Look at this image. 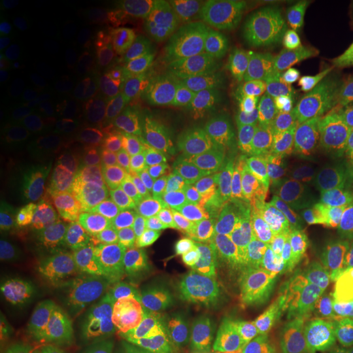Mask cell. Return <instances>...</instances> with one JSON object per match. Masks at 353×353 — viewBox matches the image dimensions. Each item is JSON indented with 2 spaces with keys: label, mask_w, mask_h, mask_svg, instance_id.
I'll return each instance as SVG.
<instances>
[{
  "label": "cell",
  "mask_w": 353,
  "mask_h": 353,
  "mask_svg": "<svg viewBox=\"0 0 353 353\" xmlns=\"http://www.w3.org/2000/svg\"><path fill=\"white\" fill-rule=\"evenodd\" d=\"M281 306L301 329L353 342V285L345 268H312Z\"/></svg>",
  "instance_id": "6da1fadb"
},
{
  "label": "cell",
  "mask_w": 353,
  "mask_h": 353,
  "mask_svg": "<svg viewBox=\"0 0 353 353\" xmlns=\"http://www.w3.org/2000/svg\"><path fill=\"white\" fill-rule=\"evenodd\" d=\"M270 250L259 239L241 237L214 252L210 285L214 298L232 311H250L263 299Z\"/></svg>",
  "instance_id": "7a4b0ae2"
},
{
  "label": "cell",
  "mask_w": 353,
  "mask_h": 353,
  "mask_svg": "<svg viewBox=\"0 0 353 353\" xmlns=\"http://www.w3.org/2000/svg\"><path fill=\"white\" fill-rule=\"evenodd\" d=\"M237 113L244 161L252 167L268 165L283 149L290 132L275 87L267 85L259 77H250L242 87Z\"/></svg>",
  "instance_id": "3957f363"
},
{
  "label": "cell",
  "mask_w": 353,
  "mask_h": 353,
  "mask_svg": "<svg viewBox=\"0 0 353 353\" xmlns=\"http://www.w3.org/2000/svg\"><path fill=\"white\" fill-rule=\"evenodd\" d=\"M278 105L291 134L311 136L341 97L339 82L327 70L291 69L273 82Z\"/></svg>",
  "instance_id": "277c9868"
},
{
  "label": "cell",
  "mask_w": 353,
  "mask_h": 353,
  "mask_svg": "<svg viewBox=\"0 0 353 353\" xmlns=\"http://www.w3.org/2000/svg\"><path fill=\"white\" fill-rule=\"evenodd\" d=\"M247 221V196L241 190L218 192L206 198L190 216L183 237L190 247L218 252L239 241Z\"/></svg>",
  "instance_id": "5b68a950"
},
{
  "label": "cell",
  "mask_w": 353,
  "mask_h": 353,
  "mask_svg": "<svg viewBox=\"0 0 353 353\" xmlns=\"http://www.w3.org/2000/svg\"><path fill=\"white\" fill-rule=\"evenodd\" d=\"M301 231L319 260L353 236V185L322 193L303 211Z\"/></svg>",
  "instance_id": "8992f818"
},
{
  "label": "cell",
  "mask_w": 353,
  "mask_h": 353,
  "mask_svg": "<svg viewBox=\"0 0 353 353\" xmlns=\"http://www.w3.org/2000/svg\"><path fill=\"white\" fill-rule=\"evenodd\" d=\"M303 206L285 201L263 182L247 195V221L259 241L275 250L301 231Z\"/></svg>",
  "instance_id": "52a82bcc"
},
{
  "label": "cell",
  "mask_w": 353,
  "mask_h": 353,
  "mask_svg": "<svg viewBox=\"0 0 353 353\" xmlns=\"http://www.w3.org/2000/svg\"><path fill=\"white\" fill-rule=\"evenodd\" d=\"M317 262L316 252L304 231L270 252L265 278L263 306H280L306 280Z\"/></svg>",
  "instance_id": "ba28073f"
},
{
  "label": "cell",
  "mask_w": 353,
  "mask_h": 353,
  "mask_svg": "<svg viewBox=\"0 0 353 353\" xmlns=\"http://www.w3.org/2000/svg\"><path fill=\"white\" fill-rule=\"evenodd\" d=\"M76 329L46 307L21 312L12 321L8 342L15 353H64L76 341Z\"/></svg>",
  "instance_id": "9c48e42d"
},
{
  "label": "cell",
  "mask_w": 353,
  "mask_h": 353,
  "mask_svg": "<svg viewBox=\"0 0 353 353\" xmlns=\"http://www.w3.org/2000/svg\"><path fill=\"white\" fill-rule=\"evenodd\" d=\"M46 309L63 317L74 329L85 332L107 329L114 321V307L108 294L101 288L87 283L69 290Z\"/></svg>",
  "instance_id": "30bf717a"
},
{
  "label": "cell",
  "mask_w": 353,
  "mask_h": 353,
  "mask_svg": "<svg viewBox=\"0 0 353 353\" xmlns=\"http://www.w3.org/2000/svg\"><path fill=\"white\" fill-rule=\"evenodd\" d=\"M281 28L254 20H232L221 25L216 41L229 56L242 59L276 57Z\"/></svg>",
  "instance_id": "8fae6325"
},
{
  "label": "cell",
  "mask_w": 353,
  "mask_h": 353,
  "mask_svg": "<svg viewBox=\"0 0 353 353\" xmlns=\"http://www.w3.org/2000/svg\"><path fill=\"white\" fill-rule=\"evenodd\" d=\"M299 25L312 37L353 44V0H309L296 6Z\"/></svg>",
  "instance_id": "7c38bea8"
},
{
  "label": "cell",
  "mask_w": 353,
  "mask_h": 353,
  "mask_svg": "<svg viewBox=\"0 0 353 353\" xmlns=\"http://www.w3.org/2000/svg\"><path fill=\"white\" fill-rule=\"evenodd\" d=\"M262 335L249 322L216 317L203 324L193 339L198 353H259Z\"/></svg>",
  "instance_id": "4fadbf2b"
},
{
  "label": "cell",
  "mask_w": 353,
  "mask_h": 353,
  "mask_svg": "<svg viewBox=\"0 0 353 353\" xmlns=\"http://www.w3.org/2000/svg\"><path fill=\"white\" fill-rule=\"evenodd\" d=\"M144 280L157 296L183 298L195 280L193 255L182 249L162 250L144 265Z\"/></svg>",
  "instance_id": "5bb4252c"
},
{
  "label": "cell",
  "mask_w": 353,
  "mask_h": 353,
  "mask_svg": "<svg viewBox=\"0 0 353 353\" xmlns=\"http://www.w3.org/2000/svg\"><path fill=\"white\" fill-rule=\"evenodd\" d=\"M234 144L229 136L219 128L206 132L198 143L195 156L190 165V176L196 185L210 187L221 182L229 174L234 164Z\"/></svg>",
  "instance_id": "9a60e30c"
},
{
  "label": "cell",
  "mask_w": 353,
  "mask_h": 353,
  "mask_svg": "<svg viewBox=\"0 0 353 353\" xmlns=\"http://www.w3.org/2000/svg\"><path fill=\"white\" fill-rule=\"evenodd\" d=\"M196 304L187 298L154 296L139 306V334H176L195 319Z\"/></svg>",
  "instance_id": "2e32d148"
},
{
  "label": "cell",
  "mask_w": 353,
  "mask_h": 353,
  "mask_svg": "<svg viewBox=\"0 0 353 353\" xmlns=\"http://www.w3.org/2000/svg\"><path fill=\"white\" fill-rule=\"evenodd\" d=\"M307 179L306 206L322 193L353 185V141L316 157L307 165Z\"/></svg>",
  "instance_id": "e0dca14e"
},
{
  "label": "cell",
  "mask_w": 353,
  "mask_h": 353,
  "mask_svg": "<svg viewBox=\"0 0 353 353\" xmlns=\"http://www.w3.org/2000/svg\"><path fill=\"white\" fill-rule=\"evenodd\" d=\"M353 141V88L343 90L339 100L309 136L306 154L312 159Z\"/></svg>",
  "instance_id": "ac0fdd59"
},
{
  "label": "cell",
  "mask_w": 353,
  "mask_h": 353,
  "mask_svg": "<svg viewBox=\"0 0 353 353\" xmlns=\"http://www.w3.org/2000/svg\"><path fill=\"white\" fill-rule=\"evenodd\" d=\"M85 275L81 270L52 265L34 273L28 281V298L39 306H50L52 301L63 296L69 290L82 285Z\"/></svg>",
  "instance_id": "d6986e66"
},
{
  "label": "cell",
  "mask_w": 353,
  "mask_h": 353,
  "mask_svg": "<svg viewBox=\"0 0 353 353\" xmlns=\"http://www.w3.org/2000/svg\"><path fill=\"white\" fill-rule=\"evenodd\" d=\"M59 221L61 203L50 195L39 196L25 218V237L33 244H43L54 234Z\"/></svg>",
  "instance_id": "ffe728a7"
},
{
  "label": "cell",
  "mask_w": 353,
  "mask_h": 353,
  "mask_svg": "<svg viewBox=\"0 0 353 353\" xmlns=\"http://www.w3.org/2000/svg\"><path fill=\"white\" fill-rule=\"evenodd\" d=\"M51 121L46 112L32 110L25 113L12 130V139L21 152L41 151L50 139Z\"/></svg>",
  "instance_id": "44dd1931"
},
{
  "label": "cell",
  "mask_w": 353,
  "mask_h": 353,
  "mask_svg": "<svg viewBox=\"0 0 353 353\" xmlns=\"http://www.w3.org/2000/svg\"><path fill=\"white\" fill-rule=\"evenodd\" d=\"M183 216V208L174 198H152L145 201L138 211V221L148 231H169L176 226Z\"/></svg>",
  "instance_id": "7402d4cb"
},
{
  "label": "cell",
  "mask_w": 353,
  "mask_h": 353,
  "mask_svg": "<svg viewBox=\"0 0 353 353\" xmlns=\"http://www.w3.org/2000/svg\"><path fill=\"white\" fill-rule=\"evenodd\" d=\"M273 192L285 201L298 206H306L307 201V165H291L280 170L276 175L267 180Z\"/></svg>",
  "instance_id": "603a6c76"
},
{
  "label": "cell",
  "mask_w": 353,
  "mask_h": 353,
  "mask_svg": "<svg viewBox=\"0 0 353 353\" xmlns=\"http://www.w3.org/2000/svg\"><path fill=\"white\" fill-rule=\"evenodd\" d=\"M95 272L105 283L118 291H130L136 285V273L125 254L105 255L95 263Z\"/></svg>",
  "instance_id": "cb8c5ba5"
},
{
  "label": "cell",
  "mask_w": 353,
  "mask_h": 353,
  "mask_svg": "<svg viewBox=\"0 0 353 353\" xmlns=\"http://www.w3.org/2000/svg\"><path fill=\"white\" fill-rule=\"evenodd\" d=\"M126 244L128 239L125 234H108V236L97 239L94 244L88 247V249L82 250V252L76 255H65V257L59 259L57 260V265L74 268V270H82V268H87L88 265L97 263L105 255L120 252Z\"/></svg>",
  "instance_id": "d4e9b609"
},
{
  "label": "cell",
  "mask_w": 353,
  "mask_h": 353,
  "mask_svg": "<svg viewBox=\"0 0 353 353\" xmlns=\"http://www.w3.org/2000/svg\"><path fill=\"white\" fill-rule=\"evenodd\" d=\"M164 148L172 169L182 170L192 159V132L182 121H169L164 128Z\"/></svg>",
  "instance_id": "484cf974"
},
{
  "label": "cell",
  "mask_w": 353,
  "mask_h": 353,
  "mask_svg": "<svg viewBox=\"0 0 353 353\" xmlns=\"http://www.w3.org/2000/svg\"><path fill=\"white\" fill-rule=\"evenodd\" d=\"M228 77L218 70L206 72L200 81H198L195 92H193V101L195 107L201 112L210 113L219 107L221 101L228 94Z\"/></svg>",
  "instance_id": "4316f807"
},
{
  "label": "cell",
  "mask_w": 353,
  "mask_h": 353,
  "mask_svg": "<svg viewBox=\"0 0 353 353\" xmlns=\"http://www.w3.org/2000/svg\"><path fill=\"white\" fill-rule=\"evenodd\" d=\"M95 241V232L90 228L83 226L81 223L69 221V223L61 226L59 232L56 236L54 245L61 254L76 255L82 252V250L88 249Z\"/></svg>",
  "instance_id": "83f0119b"
},
{
  "label": "cell",
  "mask_w": 353,
  "mask_h": 353,
  "mask_svg": "<svg viewBox=\"0 0 353 353\" xmlns=\"http://www.w3.org/2000/svg\"><path fill=\"white\" fill-rule=\"evenodd\" d=\"M259 353H306L303 329H276L268 332Z\"/></svg>",
  "instance_id": "f1b7e54d"
},
{
  "label": "cell",
  "mask_w": 353,
  "mask_h": 353,
  "mask_svg": "<svg viewBox=\"0 0 353 353\" xmlns=\"http://www.w3.org/2000/svg\"><path fill=\"white\" fill-rule=\"evenodd\" d=\"M76 195L82 208L85 210L88 214L94 216V218L108 219L117 213V206H114V203L110 200L101 190L95 188L94 185L90 183L79 185L76 190Z\"/></svg>",
  "instance_id": "f546056e"
},
{
  "label": "cell",
  "mask_w": 353,
  "mask_h": 353,
  "mask_svg": "<svg viewBox=\"0 0 353 353\" xmlns=\"http://www.w3.org/2000/svg\"><path fill=\"white\" fill-rule=\"evenodd\" d=\"M34 63L52 77H64L69 72V57L63 48L54 43H41L34 48Z\"/></svg>",
  "instance_id": "4dcf8cb0"
},
{
  "label": "cell",
  "mask_w": 353,
  "mask_h": 353,
  "mask_svg": "<svg viewBox=\"0 0 353 353\" xmlns=\"http://www.w3.org/2000/svg\"><path fill=\"white\" fill-rule=\"evenodd\" d=\"M83 353H156V347L145 337L121 335V337L107 339V341L97 343L95 347Z\"/></svg>",
  "instance_id": "1f68e13d"
},
{
  "label": "cell",
  "mask_w": 353,
  "mask_h": 353,
  "mask_svg": "<svg viewBox=\"0 0 353 353\" xmlns=\"http://www.w3.org/2000/svg\"><path fill=\"white\" fill-rule=\"evenodd\" d=\"M30 76V65L20 54L7 52L0 59V83L3 88H17L23 85Z\"/></svg>",
  "instance_id": "d6a6232c"
},
{
  "label": "cell",
  "mask_w": 353,
  "mask_h": 353,
  "mask_svg": "<svg viewBox=\"0 0 353 353\" xmlns=\"http://www.w3.org/2000/svg\"><path fill=\"white\" fill-rule=\"evenodd\" d=\"M46 8L48 3L44 0H7L3 2L2 13L13 23H28L41 17Z\"/></svg>",
  "instance_id": "836d02e7"
},
{
  "label": "cell",
  "mask_w": 353,
  "mask_h": 353,
  "mask_svg": "<svg viewBox=\"0 0 353 353\" xmlns=\"http://www.w3.org/2000/svg\"><path fill=\"white\" fill-rule=\"evenodd\" d=\"M306 353H353V343L303 329Z\"/></svg>",
  "instance_id": "e575fe53"
},
{
  "label": "cell",
  "mask_w": 353,
  "mask_h": 353,
  "mask_svg": "<svg viewBox=\"0 0 353 353\" xmlns=\"http://www.w3.org/2000/svg\"><path fill=\"white\" fill-rule=\"evenodd\" d=\"M23 154L13 143L12 136L2 132L0 134V172H2V175H19L23 170Z\"/></svg>",
  "instance_id": "d590c367"
},
{
  "label": "cell",
  "mask_w": 353,
  "mask_h": 353,
  "mask_svg": "<svg viewBox=\"0 0 353 353\" xmlns=\"http://www.w3.org/2000/svg\"><path fill=\"white\" fill-rule=\"evenodd\" d=\"M26 95L17 90L3 92L0 95V125L6 126L20 117L21 112L25 110Z\"/></svg>",
  "instance_id": "8d00e7d4"
},
{
  "label": "cell",
  "mask_w": 353,
  "mask_h": 353,
  "mask_svg": "<svg viewBox=\"0 0 353 353\" xmlns=\"http://www.w3.org/2000/svg\"><path fill=\"white\" fill-rule=\"evenodd\" d=\"M21 193V183L17 175H2L0 176V203L3 206L12 205L19 200Z\"/></svg>",
  "instance_id": "74e56055"
},
{
  "label": "cell",
  "mask_w": 353,
  "mask_h": 353,
  "mask_svg": "<svg viewBox=\"0 0 353 353\" xmlns=\"http://www.w3.org/2000/svg\"><path fill=\"white\" fill-rule=\"evenodd\" d=\"M33 165L37 167L38 170H46V167H48V157H46V156H38V157L33 161Z\"/></svg>",
  "instance_id": "f35d334b"
},
{
  "label": "cell",
  "mask_w": 353,
  "mask_h": 353,
  "mask_svg": "<svg viewBox=\"0 0 353 353\" xmlns=\"http://www.w3.org/2000/svg\"><path fill=\"white\" fill-rule=\"evenodd\" d=\"M352 343H353V342H352Z\"/></svg>",
  "instance_id": "ab89813d"
}]
</instances>
